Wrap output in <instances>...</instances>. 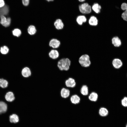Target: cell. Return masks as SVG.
Segmentation results:
<instances>
[{"label": "cell", "mask_w": 127, "mask_h": 127, "mask_svg": "<svg viewBox=\"0 0 127 127\" xmlns=\"http://www.w3.org/2000/svg\"><path fill=\"white\" fill-rule=\"evenodd\" d=\"M65 84L67 88H73L76 86V83L74 79L70 77L66 80Z\"/></svg>", "instance_id": "cell-7"}, {"label": "cell", "mask_w": 127, "mask_h": 127, "mask_svg": "<svg viewBox=\"0 0 127 127\" xmlns=\"http://www.w3.org/2000/svg\"><path fill=\"white\" fill-rule=\"evenodd\" d=\"M7 106L6 104L3 101H0V114L6 112Z\"/></svg>", "instance_id": "cell-24"}, {"label": "cell", "mask_w": 127, "mask_h": 127, "mask_svg": "<svg viewBox=\"0 0 127 127\" xmlns=\"http://www.w3.org/2000/svg\"><path fill=\"white\" fill-rule=\"evenodd\" d=\"M70 100L71 103L74 105L79 103L80 101V98L77 94H74L70 96Z\"/></svg>", "instance_id": "cell-13"}, {"label": "cell", "mask_w": 127, "mask_h": 127, "mask_svg": "<svg viewBox=\"0 0 127 127\" xmlns=\"http://www.w3.org/2000/svg\"><path fill=\"white\" fill-rule=\"evenodd\" d=\"M5 98L7 101L9 102L13 101L15 99L13 93L11 91L8 92L6 94Z\"/></svg>", "instance_id": "cell-22"}, {"label": "cell", "mask_w": 127, "mask_h": 127, "mask_svg": "<svg viewBox=\"0 0 127 127\" xmlns=\"http://www.w3.org/2000/svg\"><path fill=\"white\" fill-rule=\"evenodd\" d=\"M99 112V115L102 117H105L107 116L109 113V111L107 109L103 107L100 108Z\"/></svg>", "instance_id": "cell-19"}, {"label": "cell", "mask_w": 127, "mask_h": 127, "mask_svg": "<svg viewBox=\"0 0 127 127\" xmlns=\"http://www.w3.org/2000/svg\"><path fill=\"white\" fill-rule=\"evenodd\" d=\"M48 55L50 58L55 60L58 58L60 54L57 50L52 49L49 52Z\"/></svg>", "instance_id": "cell-6"}, {"label": "cell", "mask_w": 127, "mask_h": 127, "mask_svg": "<svg viewBox=\"0 0 127 127\" xmlns=\"http://www.w3.org/2000/svg\"><path fill=\"white\" fill-rule=\"evenodd\" d=\"M21 73L22 76L24 78H28L30 77L32 74L30 69L27 67H24L22 69Z\"/></svg>", "instance_id": "cell-10"}, {"label": "cell", "mask_w": 127, "mask_h": 127, "mask_svg": "<svg viewBox=\"0 0 127 127\" xmlns=\"http://www.w3.org/2000/svg\"><path fill=\"white\" fill-rule=\"evenodd\" d=\"M79 9L80 12L83 14H87L91 12V6L87 3H84L80 5Z\"/></svg>", "instance_id": "cell-3"}, {"label": "cell", "mask_w": 127, "mask_h": 127, "mask_svg": "<svg viewBox=\"0 0 127 127\" xmlns=\"http://www.w3.org/2000/svg\"><path fill=\"white\" fill-rule=\"evenodd\" d=\"M98 20L97 18L94 16H91L89 19L88 23L91 26H95L98 24Z\"/></svg>", "instance_id": "cell-15"}, {"label": "cell", "mask_w": 127, "mask_h": 127, "mask_svg": "<svg viewBox=\"0 0 127 127\" xmlns=\"http://www.w3.org/2000/svg\"><path fill=\"white\" fill-rule=\"evenodd\" d=\"M5 5V3L4 0H0V8H2Z\"/></svg>", "instance_id": "cell-31"}, {"label": "cell", "mask_w": 127, "mask_h": 127, "mask_svg": "<svg viewBox=\"0 0 127 127\" xmlns=\"http://www.w3.org/2000/svg\"><path fill=\"white\" fill-rule=\"evenodd\" d=\"M12 33L14 36L19 37L21 35L22 32L20 29L18 28H16L12 31Z\"/></svg>", "instance_id": "cell-27"}, {"label": "cell", "mask_w": 127, "mask_h": 127, "mask_svg": "<svg viewBox=\"0 0 127 127\" xmlns=\"http://www.w3.org/2000/svg\"><path fill=\"white\" fill-rule=\"evenodd\" d=\"M61 44L60 41L56 38H53L49 41L48 45L49 47L52 49H57L58 48Z\"/></svg>", "instance_id": "cell-4"}, {"label": "cell", "mask_w": 127, "mask_h": 127, "mask_svg": "<svg viewBox=\"0 0 127 127\" xmlns=\"http://www.w3.org/2000/svg\"><path fill=\"white\" fill-rule=\"evenodd\" d=\"M92 9L93 11L97 14L99 13L101 11V6L98 3H94L92 5Z\"/></svg>", "instance_id": "cell-23"}, {"label": "cell", "mask_w": 127, "mask_h": 127, "mask_svg": "<svg viewBox=\"0 0 127 127\" xmlns=\"http://www.w3.org/2000/svg\"><path fill=\"white\" fill-rule=\"evenodd\" d=\"M46 0L48 2H49V1H52L54 0Z\"/></svg>", "instance_id": "cell-33"}, {"label": "cell", "mask_w": 127, "mask_h": 127, "mask_svg": "<svg viewBox=\"0 0 127 127\" xmlns=\"http://www.w3.org/2000/svg\"><path fill=\"white\" fill-rule=\"evenodd\" d=\"M8 84V82L6 80L3 79H0V87L5 88L7 87Z\"/></svg>", "instance_id": "cell-26"}, {"label": "cell", "mask_w": 127, "mask_h": 127, "mask_svg": "<svg viewBox=\"0 0 127 127\" xmlns=\"http://www.w3.org/2000/svg\"><path fill=\"white\" fill-rule=\"evenodd\" d=\"M121 104L125 107H127V97H124L121 100Z\"/></svg>", "instance_id": "cell-29"}, {"label": "cell", "mask_w": 127, "mask_h": 127, "mask_svg": "<svg viewBox=\"0 0 127 127\" xmlns=\"http://www.w3.org/2000/svg\"><path fill=\"white\" fill-rule=\"evenodd\" d=\"M112 65L115 69H118L120 68L122 66L123 63L121 60L117 58L114 59L112 61Z\"/></svg>", "instance_id": "cell-9"}, {"label": "cell", "mask_w": 127, "mask_h": 127, "mask_svg": "<svg viewBox=\"0 0 127 127\" xmlns=\"http://www.w3.org/2000/svg\"><path fill=\"white\" fill-rule=\"evenodd\" d=\"M23 5L25 6L28 5L29 3V0H22Z\"/></svg>", "instance_id": "cell-30"}, {"label": "cell", "mask_w": 127, "mask_h": 127, "mask_svg": "<svg viewBox=\"0 0 127 127\" xmlns=\"http://www.w3.org/2000/svg\"><path fill=\"white\" fill-rule=\"evenodd\" d=\"M87 19L86 17L84 15H79L76 18V21L79 25L81 26L83 23L86 22Z\"/></svg>", "instance_id": "cell-14"}, {"label": "cell", "mask_w": 127, "mask_h": 127, "mask_svg": "<svg viewBox=\"0 0 127 127\" xmlns=\"http://www.w3.org/2000/svg\"><path fill=\"white\" fill-rule=\"evenodd\" d=\"M85 0H78L80 2H83L85 1Z\"/></svg>", "instance_id": "cell-32"}, {"label": "cell", "mask_w": 127, "mask_h": 127, "mask_svg": "<svg viewBox=\"0 0 127 127\" xmlns=\"http://www.w3.org/2000/svg\"><path fill=\"white\" fill-rule=\"evenodd\" d=\"M61 97L63 98L66 99L70 96V91L67 88L63 87L61 90L60 92Z\"/></svg>", "instance_id": "cell-12"}, {"label": "cell", "mask_w": 127, "mask_h": 127, "mask_svg": "<svg viewBox=\"0 0 127 127\" xmlns=\"http://www.w3.org/2000/svg\"></svg>", "instance_id": "cell-35"}, {"label": "cell", "mask_w": 127, "mask_h": 127, "mask_svg": "<svg viewBox=\"0 0 127 127\" xmlns=\"http://www.w3.org/2000/svg\"><path fill=\"white\" fill-rule=\"evenodd\" d=\"M0 23L3 26L7 27L10 25L11 22L10 17L6 18L4 16H2L0 17Z\"/></svg>", "instance_id": "cell-8"}, {"label": "cell", "mask_w": 127, "mask_h": 127, "mask_svg": "<svg viewBox=\"0 0 127 127\" xmlns=\"http://www.w3.org/2000/svg\"><path fill=\"white\" fill-rule=\"evenodd\" d=\"M78 62L82 67H88L91 64L90 56L86 54L82 55L79 57Z\"/></svg>", "instance_id": "cell-2"}, {"label": "cell", "mask_w": 127, "mask_h": 127, "mask_svg": "<svg viewBox=\"0 0 127 127\" xmlns=\"http://www.w3.org/2000/svg\"><path fill=\"white\" fill-rule=\"evenodd\" d=\"M28 34L31 36L35 35L37 33V30L36 26L33 25H30L28 26L27 29Z\"/></svg>", "instance_id": "cell-11"}, {"label": "cell", "mask_w": 127, "mask_h": 127, "mask_svg": "<svg viewBox=\"0 0 127 127\" xmlns=\"http://www.w3.org/2000/svg\"><path fill=\"white\" fill-rule=\"evenodd\" d=\"M9 11V7L7 5H5L3 7L0 8V19L1 16L7 15Z\"/></svg>", "instance_id": "cell-18"}, {"label": "cell", "mask_w": 127, "mask_h": 127, "mask_svg": "<svg viewBox=\"0 0 127 127\" xmlns=\"http://www.w3.org/2000/svg\"><path fill=\"white\" fill-rule=\"evenodd\" d=\"M98 94L94 91H92L88 95V99L90 101L95 102L98 100Z\"/></svg>", "instance_id": "cell-16"}, {"label": "cell", "mask_w": 127, "mask_h": 127, "mask_svg": "<svg viewBox=\"0 0 127 127\" xmlns=\"http://www.w3.org/2000/svg\"><path fill=\"white\" fill-rule=\"evenodd\" d=\"M80 92L82 95L83 96H87L89 94V88L86 85H83L81 87Z\"/></svg>", "instance_id": "cell-20"}, {"label": "cell", "mask_w": 127, "mask_h": 127, "mask_svg": "<svg viewBox=\"0 0 127 127\" xmlns=\"http://www.w3.org/2000/svg\"><path fill=\"white\" fill-rule=\"evenodd\" d=\"M9 120L11 123H16L19 121V117L16 115L13 114L10 116Z\"/></svg>", "instance_id": "cell-25"}, {"label": "cell", "mask_w": 127, "mask_h": 127, "mask_svg": "<svg viewBox=\"0 0 127 127\" xmlns=\"http://www.w3.org/2000/svg\"><path fill=\"white\" fill-rule=\"evenodd\" d=\"M0 51L2 54H6L8 52L9 49L7 47L5 46L1 47Z\"/></svg>", "instance_id": "cell-28"}, {"label": "cell", "mask_w": 127, "mask_h": 127, "mask_svg": "<svg viewBox=\"0 0 127 127\" xmlns=\"http://www.w3.org/2000/svg\"><path fill=\"white\" fill-rule=\"evenodd\" d=\"M71 61L67 58H62L58 60L57 66L60 70L61 71H67L70 68Z\"/></svg>", "instance_id": "cell-1"}, {"label": "cell", "mask_w": 127, "mask_h": 127, "mask_svg": "<svg viewBox=\"0 0 127 127\" xmlns=\"http://www.w3.org/2000/svg\"><path fill=\"white\" fill-rule=\"evenodd\" d=\"M125 127H127V123L126 126H125Z\"/></svg>", "instance_id": "cell-34"}, {"label": "cell", "mask_w": 127, "mask_h": 127, "mask_svg": "<svg viewBox=\"0 0 127 127\" xmlns=\"http://www.w3.org/2000/svg\"><path fill=\"white\" fill-rule=\"evenodd\" d=\"M54 26L57 30L63 29L64 27V24L63 20L60 18L56 19L53 23Z\"/></svg>", "instance_id": "cell-5"}, {"label": "cell", "mask_w": 127, "mask_h": 127, "mask_svg": "<svg viewBox=\"0 0 127 127\" xmlns=\"http://www.w3.org/2000/svg\"><path fill=\"white\" fill-rule=\"evenodd\" d=\"M121 8L122 10H125L122 13L121 17L124 20L127 21V3H122L121 5Z\"/></svg>", "instance_id": "cell-17"}, {"label": "cell", "mask_w": 127, "mask_h": 127, "mask_svg": "<svg viewBox=\"0 0 127 127\" xmlns=\"http://www.w3.org/2000/svg\"><path fill=\"white\" fill-rule=\"evenodd\" d=\"M112 43L115 47H119L121 44L120 39L117 36L113 37L111 39Z\"/></svg>", "instance_id": "cell-21"}]
</instances>
